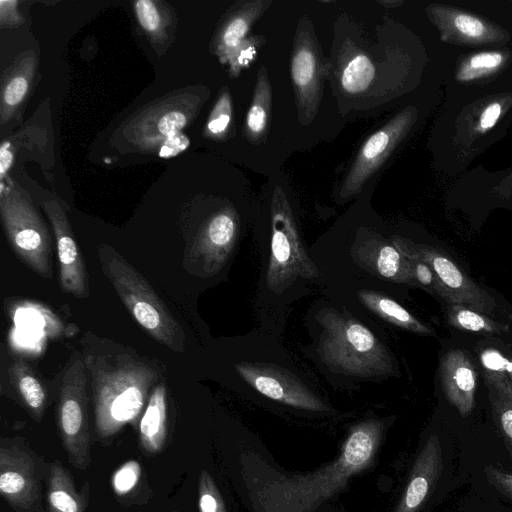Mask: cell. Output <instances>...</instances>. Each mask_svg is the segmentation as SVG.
Listing matches in <instances>:
<instances>
[{
  "mask_svg": "<svg viewBox=\"0 0 512 512\" xmlns=\"http://www.w3.org/2000/svg\"><path fill=\"white\" fill-rule=\"evenodd\" d=\"M89 482L77 490L70 471L59 460L49 466L46 507L47 512H86L89 503Z\"/></svg>",
  "mask_w": 512,
  "mask_h": 512,
  "instance_id": "44dd1931",
  "label": "cell"
},
{
  "mask_svg": "<svg viewBox=\"0 0 512 512\" xmlns=\"http://www.w3.org/2000/svg\"><path fill=\"white\" fill-rule=\"evenodd\" d=\"M18 2L14 0L0 1V22L3 27L19 25L22 21L18 12Z\"/></svg>",
  "mask_w": 512,
  "mask_h": 512,
  "instance_id": "f35d334b",
  "label": "cell"
},
{
  "mask_svg": "<svg viewBox=\"0 0 512 512\" xmlns=\"http://www.w3.org/2000/svg\"><path fill=\"white\" fill-rule=\"evenodd\" d=\"M254 54L255 46L253 45L252 40L245 39L228 62L230 74L237 76L241 68L252 59Z\"/></svg>",
  "mask_w": 512,
  "mask_h": 512,
  "instance_id": "d590c367",
  "label": "cell"
},
{
  "mask_svg": "<svg viewBox=\"0 0 512 512\" xmlns=\"http://www.w3.org/2000/svg\"><path fill=\"white\" fill-rule=\"evenodd\" d=\"M133 5L136 19L149 38L164 41L172 21L167 5L154 0H137Z\"/></svg>",
  "mask_w": 512,
  "mask_h": 512,
  "instance_id": "484cf974",
  "label": "cell"
},
{
  "mask_svg": "<svg viewBox=\"0 0 512 512\" xmlns=\"http://www.w3.org/2000/svg\"><path fill=\"white\" fill-rule=\"evenodd\" d=\"M33 50L21 53L3 72L0 93L1 125L10 121L31 92L37 68Z\"/></svg>",
  "mask_w": 512,
  "mask_h": 512,
  "instance_id": "ffe728a7",
  "label": "cell"
},
{
  "mask_svg": "<svg viewBox=\"0 0 512 512\" xmlns=\"http://www.w3.org/2000/svg\"><path fill=\"white\" fill-rule=\"evenodd\" d=\"M12 162L13 154L9 149V143L3 142L0 148V171L2 178L5 176V173L8 172V170L10 169Z\"/></svg>",
  "mask_w": 512,
  "mask_h": 512,
  "instance_id": "60d3db41",
  "label": "cell"
},
{
  "mask_svg": "<svg viewBox=\"0 0 512 512\" xmlns=\"http://www.w3.org/2000/svg\"><path fill=\"white\" fill-rule=\"evenodd\" d=\"M360 301L372 312L393 325L421 335H434V330L419 321L392 298L374 290L358 291Z\"/></svg>",
  "mask_w": 512,
  "mask_h": 512,
  "instance_id": "603a6c76",
  "label": "cell"
},
{
  "mask_svg": "<svg viewBox=\"0 0 512 512\" xmlns=\"http://www.w3.org/2000/svg\"><path fill=\"white\" fill-rule=\"evenodd\" d=\"M439 378L448 402L462 417L468 416L475 405L477 372L469 355L462 349L447 351L441 358Z\"/></svg>",
  "mask_w": 512,
  "mask_h": 512,
  "instance_id": "ac0fdd59",
  "label": "cell"
},
{
  "mask_svg": "<svg viewBox=\"0 0 512 512\" xmlns=\"http://www.w3.org/2000/svg\"><path fill=\"white\" fill-rule=\"evenodd\" d=\"M489 399L495 425L512 455V402L498 396L493 391H489Z\"/></svg>",
  "mask_w": 512,
  "mask_h": 512,
  "instance_id": "d6a6232c",
  "label": "cell"
},
{
  "mask_svg": "<svg viewBox=\"0 0 512 512\" xmlns=\"http://www.w3.org/2000/svg\"><path fill=\"white\" fill-rule=\"evenodd\" d=\"M90 372L94 425L101 440L125 425L138 429L158 374L144 361L129 355L84 357Z\"/></svg>",
  "mask_w": 512,
  "mask_h": 512,
  "instance_id": "7a4b0ae2",
  "label": "cell"
},
{
  "mask_svg": "<svg viewBox=\"0 0 512 512\" xmlns=\"http://www.w3.org/2000/svg\"><path fill=\"white\" fill-rule=\"evenodd\" d=\"M43 209L56 240L61 289L77 298H87L90 293L89 277L67 214L52 199L44 201Z\"/></svg>",
  "mask_w": 512,
  "mask_h": 512,
  "instance_id": "4fadbf2b",
  "label": "cell"
},
{
  "mask_svg": "<svg viewBox=\"0 0 512 512\" xmlns=\"http://www.w3.org/2000/svg\"><path fill=\"white\" fill-rule=\"evenodd\" d=\"M0 213L7 239L19 259L39 276L52 277L51 236L32 203L16 189L1 192Z\"/></svg>",
  "mask_w": 512,
  "mask_h": 512,
  "instance_id": "52a82bcc",
  "label": "cell"
},
{
  "mask_svg": "<svg viewBox=\"0 0 512 512\" xmlns=\"http://www.w3.org/2000/svg\"><path fill=\"white\" fill-rule=\"evenodd\" d=\"M320 323L319 352L330 369L363 378L393 372L389 351L366 326L335 310L323 311Z\"/></svg>",
  "mask_w": 512,
  "mask_h": 512,
  "instance_id": "277c9868",
  "label": "cell"
},
{
  "mask_svg": "<svg viewBox=\"0 0 512 512\" xmlns=\"http://www.w3.org/2000/svg\"><path fill=\"white\" fill-rule=\"evenodd\" d=\"M506 350L508 352V356L505 355L504 357V369L512 383V351L508 348Z\"/></svg>",
  "mask_w": 512,
  "mask_h": 512,
  "instance_id": "b9f144b4",
  "label": "cell"
},
{
  "mask_svg": "<svg viewBox=\"0 0 512 512\" xmlns=\"http://www.w3.org/2000/svg\"><path fill=\"white\" fill-rule=\"evenodd\" d=\"M502 55L497 52H484L470 58L468 68L472 70H491L502 62Z\"/></svg>",
  "mask_w": 512,
  "mask_h": 512,
  "instance_id": "74e56055",
  "label": "cell"
},
{
  "mask_svg": "<svg viewBox=\"0 0 512 512\" xmlns=\"http://www.w3.org/2000/svg\"><path fill=\"white\" fill-rule=\"evenodd\" d=\"M0 494L15 512H42L41 484L31 454L16 445L0 446Z\"/></svg>",
  "mask_w": 512,
  "mask_h": 512,
  "instance_id": "8fae6325",
  "label": "cell"
},
{
  "mask_svg": "<svg viewBox=\"0 0 512 512\" xmlns=\"http://www.w3.org/2000/svg\"><path fill=\"white\" fill-rule=\"evenodd\" d=\"M239 376L265 397L310 412H327L329 407L294 374L268 363L239 362Z\"/></svg>",
  "mask_w": 512,
  "mask_h": 512,
  "instance_id": "30bf717a",
  "label": "cell"
},
{
  "mask_svg": "<svg viewBox=\"0 0 512 512\" xmlns=\"http://www.w3.org/2000/svg\"><path fill=\"white\" fill-rule=\"evenodd\" d=\"M501 113V106L499 103H492L482 113L480 117L481 130H487L493 127Z\"/></svg>",
  "mask_w": 512,
  "mask_h": 512,
  "instance_id": "ab89813d",
  "label": "cell"
},
{
  "mask_svg": "<svg viewBox=\"0 0 512 512\" xmlns=\"http://www.w3.org/2000/svg\"><path fill=\"white\" fill-rule=\"evenodd\" d=\"M173 512H178V511H173Z\"/></svg>",
  "mask_w": 512,
  "mask_h": 512,
  "instance_id": "ee69618b",
  "label": "cell"
},
{
  "mask_svg": "<svg viewBox=\"0 0 512 512\" xmlns=\"http://www.w3.org/2000/svg\"><path fill=\"white\" fill-rule=\"evenodd\" d=\"M408 266L414 286L425 289L429 293L445 300L450 305L455 304L453 297L441 284L429 265L420 260L408 259Z\"/></svg>",
  "mask_w": 512,
  "mask_h": 512,
  "instance_id": "f546056e",
  "label": "cell"
},
{
  "mask_svg": "<svg viewBox=\"0 0 512 512\" xmlns=\"http://www.w3.org/2000/svg\"><path fill=\"white\" fill-rule=\"evenodd\" d=\"M291 77L303 123L314 118L321 98L323 64L308 24L299 25L291 56Z\"/></svg>",
  "mask_w": 512,
  "mask_h": 512,
  "instance_id": "7c38bea8",
  "label": "cell"
},
{
  "mask_svg": "<svg viewBox=\"0 0 512 512\" xmlns=\"http://www.w3.org/2000/svg\"><path fill=\"white\" fill-rule=\"evenodd\" d=\"M408 119L400 114L374 132L360 148L341 188L345 198L357 194L363 184L380 168L401 139Z\"/></svg>",
  "mask_w": 512,
  "mask_h": 512,
  "instance_id": "5bb4252c",
  "label": "cell"
},
{
  "mask_svg": "<svg viewBox=\"0 0 512 512\" xmlns=\"http://www.w3.org/2000/svg\"><path fill=\"white\" fill-rule=\"evenodd\" d=\"M189 145L190 139L182 132H177L164 139L155 152L161 158H171L185 151Z\"/></svg>",
  "mask_w": 512,
  "mask_h": 512,
  "instance_id": "836d02e7",
  "label": "cell"
},
{
  "mask_svg": "<svg viewBox=\"0 0 512 512\" xmlns=\"http://www.w3.org/2000/svg\"><path fill=\"white\" fill-rule=\"evenodd\" d=\"M377 2L381 5H383L385 7H389V8L396 7L402 3V1H392V0H379Z\"/></svg>",
  "mask_w": 512,
  "mask_h": 512,
  "instance_id": "7bdbcfd3",
  "label": "cell"
},
{
  "mask_svg": "<svg viewBox=\"0 0 512 512\" xmlns=\"http://www.w3.org/2000/svg\"><path fill=\"white\" fill-rule=\"evenodd\" d=\"M269 4L267 0L240 2L225 15L212 41L213 51L222 64L229 62Z\"/></svg>",
  "mask_w": 512,
  "mask_h": 512,
  "instance_id": "d6986e66",
  "label": "cell"
},
{
  "mask_svg": "<svg viewBox=\"0 0 512 512\" xmlns=\"http://www.w3.org/2000/svg\"><path fill=\"white\" fill-rule=\"evenodd\" d=\"M484 473L488 482L500 493L512 499V474L496 466L487 465Z\"/></svg>",
  "mask_w": 512,
  "mask_h": 512,
  "instance_id": "e575fe53",
  "label": "cell"
},
{
  "mask_svg": "<svg viewBox=\"0 0 512 512\" xmlns=\"http://www.w3.org/2000/svg\"><path fill=\"white\" fill-rule=\"evenodd\" d=\"M142 470L137 461L123 464L112 477V487L120 498L134 497L141 483Z\"/></svg>",
  "mask_w": 512,
  "mask_h": 512,
  "instance_id": "4dcf8cb0",
  "label": "cell"
},
{
  "mask_svg": "<svg viewBox=\"0 0 512 512\" xmlns=\"http://www.w3.org/2000/svg\"><path fill=\"white\" fill-rule=\"evenodd\" d=\"M271 86L265 67L259 69L252 103L248 110L244 135L251 143H259L266 135L271 112Z\"/></svg>",
  "mask_w": 512,
  "mask_h": 512,
  "instance_id": "cb8c5ba5",
  "label": "cell"
},
{
  "mask_svg": "<svg viewBox=\"0 0 512 512\" xmlns=\"http://www.w3.org/2000/svg\"><path fill=\"white\" fill-rule=\"evenodd\" d=\"M84 357L75 352L64 370L56 407V422L69 463L85 470L91 463V439Z\"/></svg>",
  "mask_w": 512,
  "mask_h": 512,
  "instance_id": "8992f818",
  "label": "cell"
},
{
  "mask_svg": "<svg viewBox=\"0 0 512 512\" xmlns=\"http://www.w3.org/2000/svg\"><path fill=\"white\" fill-rule=\"evenodd\" d=\"M239 231L237 214L231 208L214 213L204 223L194 247V254L204 261L205 270L216 273L228 259Z\"/></svg>",
  "mask_w": 512,
  "mask_h": 512,
  "instance_id": "e0dca14e",
  "label": "cell"
},
{
  "mask_svg": "<svg viewBox=\"0 0 512 512\" xmlns=\"http://www.w3.org/2000/svg\"><path fill=\"white\" fill-rule=\"evenodd\" d=\"M353 261L366 271L399 284L412 285L408 259L377 234L357 237L351 247Z\"/></svg>",
  "mask_w": 512,
  "mask_h": 512,
  "instance_id": "2e32d148",
  "label": "cell"
},
{
  "mask_svg": "<svg viewBox=\"0 0 512 512\" xmlns=\"http://www.w3.org/2000/svg\"><path fill=\"white\" fill-rule=\"evenodd\" d=\"M139 445L147 454H157L167 440V392L163 383L152 390L139 427Z\"/></svg>",
  "mask_w": 512,
  "mask_h": 512,
  "instance_id": "7402d4cb",
  "label": "cell"
},
{
  "mask_svg": "<svg viewBox=\"0 0 512 512\" xmlns=\"http://www.w3.org/2000/svg\"><path fill=\"white\" fill-rule=\"evenodd\" d=\"M198 506L200 512H227L220 490L207 470L199 475Z\"/></svg>",
  "mask_w": 512,
  "mask_h": 512,
  "instance_id": "1f68e13d",
  "label": "cell"
},
{
  "mask_svg": "<svg viewBox=\"0 0 512 512\" xmlns=\"http://www.w3.org/2000/svg\"><path fill=\"white\" fill-rule=\"evenodd\" d=\"M443 470L440 440L431 434L419 450L393 512H422Z\"/></svg>",
  "mask_w": 512,
  "mask_h": 512,
  "instance_id": "9a60e30c",
  "label": "cell"
},
{
  "mask_svg": "<svg viewBox=\"0 0 512 512\" xmlns=\"http://www.w3.org/2000/svg\"><path fill=\"white\" fill-rule=\"evenodd\" d=\"M11 383L15 387L30 415L40 421L43 417L47 396L43 384L22 359L15 360L10 368Z\"/></svg>",
  "mask_w": 512,
  "mask_h": 512,
  "instance_id": "d4e9b609",
  "label": "cell"
},
{
  "mask_svg": "<svg viewBox=\"0 0 512 512\" xmlns=\"http://www.w3.org/2000/svg\"><path fill=\"white\" fill-rule=\"evenodd\" d=\"M203 98L189 91L170 94L131 116L121 134L137 149L154 151L168 136L181 132L196 117Z\"/></svg>",
  "mask_w": 512,
  "mask_h": 512,
  "instance_id": "ba28073f",
  "label": "cell"
},
{
  "mask_svg": "<svg viewBox=\"0 0 512 512\" xmlns=\"http://www.w3.org/2000/svg\"><path fill=\"white\" fill-rule=\"evenodd\" d=\"M97 254L103 273L135 321L157 342L183 352L184 331L149 282L109 245H99Z\"/></svg>",
  "mask_w": 512,
  "mask_h": 512,
  "instance_id": "3957f363",
  "label": "cell"
},
{
  "mask_svg": "<svg viewBox=\"0 0 512 512\" xmlns=\"http://www.w3.org/2000/svg\"><path fill=\"white\" fill-rule=\"evenodd\" d=\"M387 423L368 418L352 425L336 457L315 471L288 473L250 447L238 456L249 512H333L351 481L369 470L380 451Z\"/></svg>",
  "mask_w": 512,
  "mask_h": 512,
  "instance_id": "6da1fadb",
  "label": "cell"
},
{
  "mask_svg": "<svg viewBox=\"0 0 512 512\" xmlns=\"http://www.w3.org/2000/svg\"><path fill=\"white\" fill-rule=\"evenodd\" d=\"M232 119V103L230 93L223 89L208 117L205 126L206 137L223 138L229 129Z\"/></svg>",
  "mask_w": 512,
  "mask_h": 512,
  "instance_id": "f1b7e54d",
  "label": "cell"
},
{
  "mask_svg": "<svg viewBox=\"0 0 512 512\" xmlns=\"http://www.w3.org/2000/svg\"><path fill=\"white\" fill-rule=\"evenodd\" d=\"M375 67L371 59L357 52L346 64L341 73V86L349 94L364 92L372 83Z\"/></svg>",
  "mask_w": 512,
  "mask_h": 512,
  "instance_id": "83f0119b",
  "label": "cell"
},
{
  "mask_svg": "<svg viewBox=\"0 0 512 512\" xmlns=\"http://www.w3.org/2000/svg\"><path fill=\"white\" fill-rule=\"evenodd\" d=\"M455 27L464 35L472 38L480 37L484 32V26L477 18L459 14L454 19Z\"/></svg>",
  "mask_w": 512,
  "mask_h": 512,
  "instance_id": "8d00e7d4",
  "label": "cell"
},
{
  "mask_svg": "<svg viewBox=\"0 0 512 512\" xmlns=\"http://www.w3.org/2000/svg\"><path fill=\"white\" fill-rule=\"evenodd\" d=\"M391 243L406 258L420 260L431 267L455 304L464 305L487 316L494 315L496 299L472 280L444 251L415 243L399 236Z\"/></svg>",
  "mask_w": 512,
  "mask_h": 512,
  "instance_id": "9c48e42d",
  "label": "cell"
},
{
  "mask_svg": "<svg viewBox=\"0 0 512 512\" xmlns=\"http://www.w3.org/2000/svg\"><path fill=\"white\" fill-rule=\"evenodd\" d=\"M271 228L267 287L280 292L298 277H318L319 269L303 246L291 207L280 187L275 188L272 196Z\"/></svg>",
  "mask_w": 512,
  "mask_h": 512,
  "instance_id": "5b68a950",
  "label": "cell"
},
{
  "mask_svg": "<svg viewBox=\"0 0 512 512\" xmlns=\"http://www.w3.org/2000/svg\"><path fill=\"white\" fill-rule=\"evenodd\" d=\"M447 321L449 325L458 330L473 333L500 334L508 330L506 324L460 304L449 306Z\"/></svg>",
  "mask_w": 512,
  "mask_h": 512,
  "instance_id": "4316f807",
  "label": "cell"
}]
</instances>
